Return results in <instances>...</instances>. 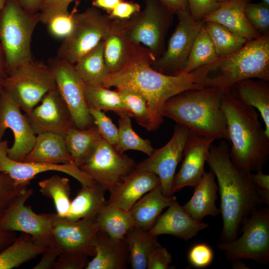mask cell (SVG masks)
Segmentation results:
<instances>
[{"label": "cell", "mask_w": 269, "mask_h": 269, "mask_svg": "<svg viewBox=\"0 0 269 269\" xmlns=\"http://www.w3.org/2000/svg\"><path fill=\"white\" fill-rule=\"evenodd\" d=\"M155 59L147 48L137 44L126 65L120 71L108 74L103 86L132 90L143 96L158 129L164 121L162 110L165 101L181 92L206 87L203 83L210 68L208 64L187 74L168 75L152 68Z\"/></svg>", "instance_id": "6da1fadb"}, {"label": "cell", "mask_w": 269, "mask_h": 269, "mask_svg": "<svg viewBox=\"0 0 269 269\" xmlns=\"http://www.w3.org/2000/svg\"><path fill=\"white\" fill-rule=\"evenodd\" d=\"M229 150L227 143L223 140L211 145L206 158L218 183L223 242L236 239L243 220L264 204L252 180L251 172L238 169L230 159Z\"/></svg>", "instance_id": "7a4b0ae2"}, {"label": "cell", "mask_w": 269, "mask_h": 269, "mask_svg": "<svg viewBox=\"0 0 269 269\" xmlns=\"http://www.w3.org/2000/svg\"><path fill=\"white\" fill-rule=\"evenodd\" d=\"M222 107L231 143V161L244 172L262 170L269 158V136L259 120V114L231 91L223 93Z\"/></svg>", "instance_id": "3957f363"}, {"label": "cell", "mask_w": 269, "mask_h": 269, "mask_svg": "<svg viewBox=\"0 0 269 269\" xmlns=\"http://www.w3.org/2000/svg\"><path fill=\"white\" fill-rule=\"evenodd\" d=\"M223 95L219 89L211 87L181 92L165 101L162 115L185 126L191 133L229 141L222 107Z\"/></svg>", "instance_id": "277c9868"}, {"label": "cell", "mask_w": 269, "mask_h": 269, "mask_svg": "<svg viewBox=\"0 0 269 269\" xmlns=\"http://www.w3.org/2000/svg\"><path fill=\"white\" fill-rule=\"evenodd\" d=\"M210 72L219 75L208 76L204 81L205 87L216 88L223 93L231 91L237 82L258 78L269 81V34L248 41L238 51L219 58L210 64Z\"/></svg>", "instance_id": "5b68a950"}, {"label": "cell", "mask_w": 269, "mask_h": 269, "mask_svg": "<svg viewBox=\"0 0 269 269\" xmlns=\"http://www.w3.org/2000/svg\"><path fill=\"white\" fill-rule=\"evenodd\" d=\"M40 22L38 12H27L17 0H6L0 10V44L7 75L34 59L31 39Z\"/></svg>", "instance_id": "8992f818"}, {"label": "cell", "mask_w": 269, "mask_h": 269, "mask_svg": "<svg viewBox=\"0 0 269 269\" xmlns=\"http://www.w3.org/2000/svg\"><path fill=\"white\" fill-rule=\"evenodd\" d=\"M112 19L91 6L82 12H73V26L57 49L56 56L75 64L105 39Z\"/></svg>", "instance_id": "52a82bcc"}, {"label": "cell", "mask_w": 269, "mask_h": 269, "mask_svg": "<svg viewBox=\"0 0 269 269\" xmlns=\"http://www.w3.org/2000/svg\"><path fill=\"white\" fill-rule=\"evenodd\" d=\"M55 87L54 76L47 63L34 59L7 75L2 84V89L25 114L29 113L45 94Z\"/></svg>", "instance_id": "ba28073f"}, {"label": "cell", "mask_w": 269, "mask_h": 269, "mask_svg": "<svg viewBox=\"0 0 269 269\" xmlns=\"http://www.w3.org/2000/svg\"><path fill=\"white\" fill-rule=\"evenodd\" d=\"M242 235L238 239L223 242L217 248L228 260H253L260 264L269 261V209H257L242 223Z\"/></svg>", "instance_id": "9c48e42d"}, {"label": "cell", "mask_w": 269, "mask_h": 269, "mask_svg": "<svg viewBox=\"0 0 269 269\" xmlns=\"http://www.w3.org/2000/svg\"><path fill=\"white\" fill-rule=\"evenodd\" d=\"M173 14L159 0H145L143 10L126 20L125 27L133 42L145 47L156 59L162 54Z\"/></svg>", "instance_id": "30bf717a"}, {"label": "cell", "mask_w": 269, "mask_h": 269, "mask_svg": "<svg viewBox=\"0 0 269 269\" xmlns=\"http://www.w3.org/2000/svg\"><path fill=\"white\" fill-rule=\"evenodd\" d=\"M32 194V189L27 188L14 199L0 220V229L29 235L34 244L45 248L54 244L53 213L38 214L25 205Z\"/></svg>", "instance_id": "8fae6325"}, {"label": "cell", "mask_w": 269, "mask_h": 269, "mask_svg": "<svg viewBox=\"0 0 269 269\" xmlns=\"http://www.w3.org/2000/svg\"><path fill=\"white\" fill-rule=\"evenodd\" d=\"M137 163L115 146L102 138L89 158L79 168L95 182L111 191L130 173Z\"/></svg>", "instance_id": "7c38bea8"}, {"label": "cell", "mask_w": 269, "mask_h": 269, "mask_svg": "<svg viewBox=\"0 0 269 269\" xmlns=\"http://www.w3.org/2000/svg\"><path fill=\"white\" fill-rule=\"evenodd\" d=\"M178 23L166 50L152 64L156 71L168 75L180 74L185 67L193 43L204 25L203 20H194L188 8L177 11Z\"/></svg>", "instance_id": "4fadbf2b"}, {"label": "cell", "mask_w": 269, "mask_h": 269, "mask_svg": "<svg viewBox=\"0 0 269 269\" xmlns=\"http://www.w3.org/2000/svg\"><path fill=\"white\" fill-rule=\"evenodd\" d=\"M53 73L56 86L71 115L75 127L85 129L94 126L89 113L84 94V83L74 68V64L56 56L47 62Z\"/></svg>", "instance_id": "5bb4252c"}, {"label": "cell", "mask_w": 269, "mask_h": 269, "mask_svg": "<svg viewBox=\"0 0 269 269\" xmlns=\"http://www.w3.org/2000/svg\"><path fill=\"white\" fill-rule=\"evenodd\" d=\"M189 134L187 127L177 124L169 140L162 147L154 149L146 159L136 165V170L152 172L158 176L162 193L166 196L173 195L172 184Z\"/></svg>", "instance_id": "9a60e30c"}, {"label": "cell", "mask_w": 269, "mask_h": 269, "mask_svg": "<svg viewBox=\"0 0 269 269\" xmlns=\"http://www.w3.org/2000/svg\"><path fill=\"white\" fill-rule=\"evenodd\" d=\"M40 104L24 114L35 134L52 133L65 136L75 127L57 86L42 97Z\"/></svg>", "instance_id": "2e32d148"}, {"label": "cell", "mask_w": 269, "mask_h": 269, "mask_svg": "<svg viewBox=\"0 0 269 269\" xmlns=\"http://www.w3.org/2000/svg\"><path fill=\"white\" fill-rule=\"evenodd\" d=\"M19 105L3 89L0 95V141L7 129L14 135L12 146L8 148L7 156L11 159L21 161L33 147L36 134Z\"/></svg>", "instance_id": "e0dca14e"}, {"label": "cell", "mask_w": 269, "mask_h": 269, "mask_svg": "<svg viewBox=\"0 0 269 269\" xmlns=\"http://www.w3.org/2000/svg\"><path fill=\"white\" fill-rule=\"evenodd\" d=\"M8 148L6 140L0 141V172L8 175L18 185L28 186L36 175L49 171L68 174L81 185H91L95 183L74 163L52 164L16 161L7 156Z\"/></svg>", "instance_id": "ac0fdd59"}, {"label": "cell", "mask_w": 269, "mask_h": 269, "mask_svg": "<svg viewBox=\"0 0 269 269\" xmlns=\"http://www.w3.org/2000/svg\"><path fill=\"white\" fill-rule=\"evenodd\" d=\"M99 231L95 219L73 220L53 213L54 242L62 251H77L88 256H94L96 254L95 242Z\"/></svg>", "instance_id": "d6986e66"}, {"label": "cell", "mask_w": 269, "mask_h": 269, "mask_svg": "<svg viewBox=\"0 0 269 269\" xmlns=\"http://www.w3.org/2000/svg\"><path fill=\"white\" fill-rule=\"evenodd\" d=\"M214 140L189 132L183 149L184 160L180 170L173 178L171 187L172 194L185 187L196 186L205 172L204 164L207 156Z\"/></svg>", "instance_id": "ffe728a7"}, {"label": "cell", "mask_w": 269, "mask_h": 269, "mask_svg": "<svg viewBox=\"0 0 269 269\" xmlns=\"http://www.w3.org/2000/svg\"><path fill=\"white\" fill-rule=\"evenodd\" d=\"M163 214L159 215L148 231L153 236L167 234L184 240L196 236L209 225L194 219L174 199Z\"/></svg>", "instance_id": "44dd1931"}, {"label": "cell", "mask_w": 269, "mask_h": 269, "mask_svg": "<svg viewBox=\"0 0 269 269\" xmlns=\"http://www.w3.org/2000/svg\"><path fill=\"white\" fill-rule=\"evenodd\" d=\"M159 184L155 174L135 169L110 192L108 203L129 211L144 194Z\"/></svg>", "instance_id": "7402d4cb"}, {"label": "cell", "mask_w": 269, "mask_h": 269, "mask_svg": "<svg viewBox=\"0 0 269 269\" xmlns=\"http://www.w3.org/2000/svg\"><path fill=\"white\" fill-rule=\"evenodd\" d=\"M125 20H112L104 45V56L109 74L120 71L126 65L137 44L129 36Z\"/></svg>", "instance_id": "603a6c76"}, {"label": "cell", "mask_w": 269, "mask_h": 269, "mask_svg": "<svg viewBox=\"0 0 269 269\" xmlns=\"http://www.w3.org/2000/svg\"><path fill=\"white\" fill-rule=\"evenodd\" d=\"M96 254L86 269H126L129 251L126 238L116 240L99 231L95 242Z\"/></svg>", "instance_id": "cb8c5ba5"}, {"label": "cell", "mask_w": 269, "mask_h": 269, "mask_svg": "<svg viewBox=\"0 0 269 269\" xmlns=\"http://www.w3.org/2000/svg\"><path fill=\"white\" fill-rule=\"evenodd\" d=\"M249 0H230L221 2L217 9L205 15L203 20L222 24L248 41L257 39L262 35L249 23L244 13Z\"/></svg>", "instance_id": "d4e9b609"}, {"label": "cell", "mask_w": 269, "mask_h": 269, "mask_svg": "<svg viewBox=\"0 0 269 269\" xmlns=\"http://www.w3.org/2000/svg\"><path fill=\"white\" fill-rule=\"evenodd\" d=\"M194 188L192 196L182 206L184 210L199 221H202L206 216H217L220 213L219 209L216 206L218 186L212 171H205L201 179Z\"/></svg>", "instance_id": "484cf974"}, {"label": "cell", "mask_w": 269, "mask_h": 269, "mask_svg": "<svg viewBox=\"0 0 269 269\" xmlns=\"http://www.w3.org/2000/svg\"><path fill=\"white\" fill-rule=\"evenodd\" d=\"M21 161L52 164L74 163L66 147L64 136L52 133L38 134L33 147Z\"/></svg>", "instance_id": "4316f807"}, {"label": "cell", "mask_w": 269, "mask_h": 269, "mask_svg": "<svg viewBox=\"0 0 269 269\" xmlns=\"http://www.w3.org/2000/svg\"><path fill=\"white\" fill-rule=\"evenodd\" d=\"M176 199L173 195L165 196L161 185L155 187L144 194L129 210L134 220V227L149 231L163 209L167 207Z\"/></svg>", "instance_id": "83f0119b"}, {"label": "cell", "mask_w": 269, "mask_h": 269, "mask_svg": "<svg viewBox=\"0 0 269 269\" xmlns=\"http://www.w3.org/2000/svg\"><path fill=\"white\" fill-rule=\"evenodd\" d=\"M106 191L96 183L91 185H82L76 197L71 201L65 218L73 220L95 219L107 203L105 198Z\"/></svg>", "instance_id": "f1b7e54d"}, {"label": "cell", "mask_w": 269, "mask_h": 269, "mask_svg": "<svg viewBox=\"0 0 269 269\" xmlns=\"http://www.w3.org/2000/svg\"><path fill=\"white\" fill-rule=\"evenodd\" d=\"M232 87L236 89V93L231 91L241 102L260 112L265 124V133L269 136V81L247 79L237 82Z\"/></svg>", "instance_id": "f546056e"}, {"label": "cell", "mask_w": 269, "mask_h": 269, "mask_svg": "<svg viewBox=\"0 0 269 269\" xmlns=\"http://www.w3.org/2000/svg\"><path fill=\"white\" fill-rule=\"evenodd\" d=\"M102 138L95 125L85 129L74 127L64 136L67 149L78 167L89 158Z\"/></svg>", "instance_id": "4dcf8cb0"}, {"label": "cell", "mask_w": 269, "mask_h": 269, "mask_svg": "<svg viewBox=\"0 0 269 269\" xmlns=\"http://www.w3.org/2000/svg\"><path fill=\"white\" fill-rule=\"evenodd\" d=\"M95 221L100 231L116 240L125 238L127 233L134 226L129 211L111 205L108 201Z\"/></svg>", "instance_id": "1f68e13d"}, {"label": "cell", "mask_w": 269, "mask_h": 269, "mask_svg": "<svg viewBox=\"0 0 269 269\" xmlns=\"http://www.w3.org/2000/svg\"><path fill=\"white\" fill-rule=\"evenodd\" d=\"M157 237L148 231L135 227L125 236L129 251V261L133 269H146L149 256L158 244Z\"/></svg>", "instance_id": "d6a6232c"}, {"label": "cell", "mask_w": 269, "mask_h": 269, "mask_svg": "<svg viewBox=\"0 0 269 269\" xmlns=\"http://www.w3.org/2000/svg\"><path fill=\"white\" fill-rule=\"evenodd\" d=\"M45 248L36 245L23 233L0 253V269H11L35 258Z\"/></svg>", "instance_id": "836d02e7"}, {"label": "cell", "mask_w": 269, "mask_h": 269, "mask_svg": "<svg viewBox=\"0 0 269 269\" xmlns=\"http://www.w3.org/2000/svg\"><path fill=\"white\" fill-rule=\"evenodd\" d=\"M104 41L74 64L76 71L85 84L103 86V80L109 74L104 56Z\"/></svg>", "instance_id": "e575fe53"}, {"label": "cell", "mask_w": 269, "mask_h": 269, "mask_svg": "<svg viewBox=\"0 0 269 269\" xmlns=\"http://www.w3.org/2000/svg\"><path fill=\"white\" fill-rule=\"evenodd\" d=\"M84 94L88 109L110 111L119 116L128 115L132 117L117 90H111L102 85L84 84Z\"/></svg>", "instance_id": "d590c367"}, {"label": "cell", "mask_w": 269, "mask_h": 269, "mask_svg": "<svg viewBox=\"0 0 269 269\" xmlns=\"http://www.w3.org/2000/svg\"><path fill=\"white\" fill-rule=\"evenodd\" d=\"M38 185L41 194L53 201L56 214L59 217H65L68 213L71 204L69 179L54 175L40 181Z\"/></svg>", "instance_id": "8d00e7d4"}, {"label": "cell", "mask_w": 269, "mask_h": 269, "mask_svg": "<svg viewBox=\"0 0 269 269\" xmlns=\"http://www.w3.org/2000/svg\"><path fill=\"white\" fill-rule=\"evenodd\" d=\"M205 29L219 58L232 54L241 49L248 40L218 23L205 21Z\"/></svg>", "instance_id": "74e56055"}, {"label": "cell", "mask_w": 269, "mask_h": 269, "mask_svg": "<svg viewBox=\"0 0 269 269\" xmlns=\"http://www.w3.org/2000/svg\"><path fill=\"white\" fill-rule=\"evenodd\" d=\"M126 109L137 123L148 131L158 129L149 104L138 93L128 89H117Z\"/></svg>", "instance_id": "f35d334b"}, {"label": "cell", "mask_w": 269, "mask_h": 269, "mask_svg": "<svg viewBox=\"0 0 269 269\" xmlns=\"http://www.w3.org/2000/svg\"><path fill=\"white\" fill-rule=\"evenodd\" d=\"M219 58L204 25L193 43L186 65L181 74L190 73L202 66L213 63Z\"/></svg>", "instance_id": "ab89813d"}, {"label": "cell", "mask_w": 269, "mask_h": 269, "mask_svg": "<svg viewBox=\"0 0 269 269\" xmlns=\"http://www.w3.org/2000/svg\"><path fill=\"white\" fill-rule=\"evenodd\" d=\"M131 118L128 115L120 116L118 137L115 147L121 153H124L129 150H134L149 156L154 149L148 139L142 138L134 130Z\"/></svg>", "instance_id": "60d3db41"}, {"label": "cell", "mask_w": 269, "mask_h": 269, "mask_svg": "<svg viewBox=\"0 0 269 269\" xmlns=\"http://www.w3.org/2000/svg\"><path fill=\"white\" fill-rule=\"evenodd\" d=\"M244 13L249 23L261 35L269 34V4L264 2L245 5Z\"/></svg>", "instance_id": "b9f144b4"}, {"label": "cell", "mask_w": 269, "mask_h": 269, "mask_svg": "<svg viewBox=\"0 0 269 269\" xmlns=\"http://www.w3.org/2000/svg\"><path fill=\"white\" fill-rule=\"evenodd\" d=\"M27 188V186L18 185L8 175L0 172V220L14 200Z\"/></svg>", "instance_id": "7bdbcfd3"}, {"label": "cell", "mask_w": 269, "mask_h": 269, "mask_svg": "<svg viewBox=\"0 0 269 269\" xmlns=\"http://www.w3.org/2000/svg\"><path fill=\"white\" fill-rule=\"evenodd\" d=\"M89 112L102 138L115 146L118 137V128L104 111L89 109Z\"/></svg>", "instance_id": "ee69618b"}, {"label": "cell", "mask_w": 269, "mask_h": 269, "mask_svg": "<svg viewBox=\"0 0 269 269\" xmlns=\"http://www.w3.org/2000/svg\"><path fill=\"white\" fill-rule=\"evenodd\" d=\"M73 12L57 14L48 21L46 25L53 37L64 39L71 32L73 26Z\"/></svg>", "instance_id": "f6af8a7d"}, {"label": "cell", "mask_w": 269, "mask_h": 269, "mask_svg": "<svg viewBox=\"0 0 269 269\" xmlns=\"http://www.w3.org/2000/svg\"><path fill=\"white\" fill-rule=\"evenodd\" d=\"M89 256L82 252L63 251L58 256L52 269H83L88 264Z\"/></svg>", "instance_id": "bcb514c9"}, {"label": "cell", "mask_w": 269, "mask_h": 269, "mask_svg": "<svg viewBox=\"0 0 269 269\" xmlns=\"http://www.w3.org/2000/svg\"><path fill=\"white\" fill-rule=\"evenodd\" d=\"M187 257L189 263L192 267L202 269L211 264L214 259V253L209 245L200 243L191 248Z\"/></svg>", "instance_id": "7dc6e473"}, {"label": "cell", "mask_w": 269, "mask_h": 269, "mask_svg": "<svg viewBox=\"0 0 269 269\" xmlns=\"http://www.w3.org/2000/svg\"><path fill=\"white\" fill-rule=\"evenodd\" d=\"M74 0H43L38 12L40 22L47 24L54 16L68 12L70 4Z\"/></svg>", "instance_id": "c3c4849f"}, {"label": "cell", "mask_w": 269, "mask_h": 269, "mask_svg": "<svg viewBox=\"0 0 269 269\" xmlns=\"http://www.w3.org/2000/svg\"><path fill=\"white\" fill-rule=\"evenodd\" d=\"M189 13L195 21L203 20L206 15L217 9L220 4L215 0H187Z\"/></svg>", "instance_id": "681fc988"}, {"label": "cell", "mask_w": 269, "mask_h": 269, "mask_svg": "<svg viewBox=\"0 0 269 269\" xmlns=\"http://www.w3.org/2000/svg\"><path fill=\"white\" fill-rule=\"evenodd\" d=\"M172 260L171 254L158 243L149 256L147 269H170Z\"/></svg>", "instance_id": "f907efd6"}, {"label": "cell", "mask_w": 269, "mask_h": 269, "mask_svg": "<svg viewBox=\"0 0 269 269\" xmlns=\"http://www.w3.org/2000/svg\"><path fill=\"white\" fill-rule=\"evenodd\" d=\"M140 10L139 4L132 1H121L108 14L112 19L127 20Z\"/></svg>", "instance_id": "816d5d0a"}, {"label": "cell", "mask_w": 269, "mask_h": 269, "mask_svg": "<svg viewBox=\"0 0 269 269\" xmlns=\"http://www.w3.org/2000/svg\"><path fill=\"white\" fill-rule=\"evenodd\" d=\"M253 183L260 197L268 206L269 205V175L258 170L256 173H251Z\"/></svg>", "instance_id": "f5cc1de1"}, {"label": "cell", "mask_w": 269, "mask_h": 269, "mask_svg": "<svg viewBox=\"0 0 269 269\" xmlns=\"http://www.w3.org/2000/svg\"><path fill=\"white\" fill-rule=\"evenodd\" d=\"M60 247L55 243L47 247L41 254L39 262L34 266L33 269H52L58 256L62 252Z\"/></svg>", "instance_id": "db71d44e"}, {"label": "cell", "mask_w": 269, "mask_h": 269, "mask_svg": "<svg viewBox=\"0 0 269 269\" xmlns=\"http://www.w3.org/2000/svg\"><path fill=\"white\" fill-rule=\"evenodd\" d=\"M173 14L182 9L188 8L187 0H159Z\"/></svg>", "instance_id": "11a10c76"}, {"label": "cell", "mask_w": 269, "mask_h": 269, "mask_svg": "<svg viewBox=\"0 0 269 269\" xmlns=\"http://www.w3.org/2000/svg\"><path fill=\"white\" fill-rule=\"evenodd\" d=\"M16 238L15 232L0 229V250L9 246Z\"/></svg>", "instance_id": "9f6ffc18"}, {"label": "cell", "mask_w": 269, "mask_h": 269, "mask_svg": "<svg viewBox=\"0 0 269 269\" xmlns=\"http://www.w3.org/2000/svg\"><path fill=\"white\" fill-rule=\"evenodd\" d=\"M123 0H94L92 5L106 10L109 14Z\"/></svg>", "instance_id": "6f0895ef"}, {"label": "cell", "mask_w": 269, "mask_h": 269, "mask_svg": "<svg viewBox=\"0 0 269 269\" xmlns=\"http://www.w3.org/2000/svg\"><path fill=\"white\" fill-rule=\"evenodd\" d=\"M21 6L27 12L36 13L38 12L43 0H17Z\"/></svg>", "instance_id": "680465c9"}, {"label": "cell", "mask_w": 269, "mask_h": 269, "mask_svg": "<svg viewBox=\"0 0 269 269\" xmlns=\"http://www.w3.org/2000/svg\"><path fill=\"white\" fill-rule=\"evenodd\" d=\"M7 75L4 56L0 44V91H1L2 90L3 82Z\"/></svg>", "instance_id": "91938a15"}, {"label": "cell", "mask_w": 269, "mask_h": 269, "mask_svg": "<svg viewBox=\"0 0 269 269\" xmlns=\"http://www.w3.org/2000/svg\"><path fill=\"white\" fill-rule=\"evenodd\" d=\"M233 268L234 269H247L248 268L243 264L241 260L233 261Z\"/></svg>", "instance_id": "94428289"}, {"label": "cell", "mask_w": 269, "mask_h": 269, "mask_svg": "<svg viewBox=\"0 0 269 269\" xmlns=\"http://www.w3.org/2000/svg\"><path fill=\"white\" fill-rule=\"evenodd\" d=\"M6 0H0V10L2 9L6 3Z\"/></svg>", "instance_id": "6125c7cd"}, {"label": "cell", "mask_w": 269, "mask_h": 269, "mask_svg": "<svg viewBox=\"0 0 269 269\" xmlns=\"http://www.w3.org/2000/svg\"><path fill=\"white\" fill-rule=\"evenodd\" d=\"M216 1L219 2V3H221V2H226V1H228L229 0H215Z\"/></svg>", "instance_id": "be15d7a7"}, {"label": "cell", "mask_w": 269, "mask_h": 269, "mask_svg": "<svg viewBox=\"0 0 269 269\" xmlns=\"http://www.w3.org/2000/svg\"><path fill=\"white\" fill-rule=\"evenodd\" d=\"M262 2H264L268 4H269V0H262Z\"/></svg>", "instance_id": "e7e4bbea"}, {"label": "cell", "mask_w": 269, "mask_h": 269, "mask_svg": "<svg viewBox=\"0 0 269 269\" xmlns=\"http://www.w3.org/2000/svg\"><path fill=\"white\" fill-rule=\"evenodd\" d=\"M1 91H0V93H1Z\"/></svg>", "instance_id": "03108f58"}]
</instances>
